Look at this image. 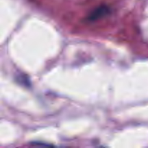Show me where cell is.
<instances>
[{
	"label": "cell",
	"mask_w": 148,
	"mask_h": 148,
	"mask_svg": "<svg viewBox=\"0 0 148 148\" xmlns=\"http://www.w3.org/2000/svg\"><path fill=\"white\" fill-rule=\"evenodd\" d=\"M108 12H109V9L107 7H105V6H102V7L95 9L93 12H92L91 14H90L88 20H96L105 16Z\"/></svg>",
	"instance_id": "1"
},
{
	"label": "cell",
	"mask_w": 148,
	"mask_h": 148,
	"mask_svg": "<svg viewBox=\"0 0 148 148\" xmlns=\"http://www.w3.org/2000/svg\"><path fill=\"white\" fill-rule=\"evenodd\" d=\"M32 145L34 146H39V147H40V146H51V145H48V144H44V143H32Z\"/></svg>",
	"instance_id": "2"
}]
</instances>
